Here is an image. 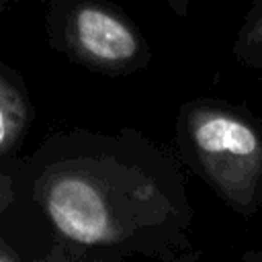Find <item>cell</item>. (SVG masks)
Returning a JSON list of instances; mask_svg holds the SVG:
<instances>
[{"label": "cell", "mask_w": 262, "mask_h": 262, "mask_svg": "<svg viewBox=\"0 0 262 262\" xmlns=\"http://www.w3.org/2000/svg\"><path fill=\"white\" fill-rule=\"evenodd\" d=\"M176 6H178V10H182V6H184V0H176Z\"/></svg>", "instance_id": "ba28073f"}, {"label": "cell", "mask_w": 262, "mask_h": 262, "mask_svg": "<svg viewBox=\"0 0 262 262\" xmlns=\"http://www.w3.org/2000/svg\"><path fill=\"white\" fill-rule=\"evenodd\" d=\"M43 205L57 231L72 242L98 246L117 237L111 207L100 188L86 176H57L45 188Z\"/></svg>", "instance_id": "7a4b0ae2"}, {"label": "cell", "mask_w": 262, "mask_h": 262, "mask_svg": "<svg viewBox=\"0 0 262 262\" xmlns=\"http://www.w3.org/2000/svg\"><path fill=\"white\" fill-rule=\"evenodd\" d=\"M23 125V104L16 92L0 82V154L14 141Z\"/></svg>", "instance_id": "5b68a950"}, {"label": "cell", "mask_w": 262, "mask_h": 262, "mask_svg": "<svg viewBox=\"0 0 262 262\" xmlns=\"http://www.w3.org/2000/svg\"><path fill=\"white\" fill-rule=\"evenodd\" d=\"M235 57L262 74V0H254L235 39Z\"/></svg>", "instance_id": "277c9868"}, {"label": "cell", "mask_w": 262, "mask_h": 262, "mask_svg": "<svg viewBox=\"0 0 262 262\" xmlns=\"http://www.w3.org/2000/svg\"><path fill=\"white\" fill-rule=\"evenodd\" d=\"M244 260L246 262H262V252H246Z\"/></svg>", "instance_id": "8992f818"}, {"label": "cell", "mask_w": 262, "mask_h": 262, "mask_svg": "<svg viewBox=\"0 0 262 262\" xmlns=\"http://www.w3.org/2000/svg\"><path fill=\"white\" fill-rule=\"evenodd\" d=\"M184 135L201 174L237 213L250 217L262 203V125L223 104H192Z\"/></svg>", "instance_id": "6da1fadb"}, {"label": "cell", "mask_w": 262, "mask_h": 262, "mask_svg": "<svg viewBox=\"0 0 262 262\" xmlns=\"http://www.w3.org/2000/svg\"><path fill=\"white\" fill-rule=\"evenodd\" d=\"M74 35L80 49L102 63H121L137 53L135 33L119 16L100 6H82L76 10Z\"/></svg>", "instance_id": "3957f363"}, {"label": "cell", "mask_w": 262, "mask_h": 262, "mask_svg": "<svg viewBox=\"0 0 262 262\" xmlns=\"http://www.w3.org/2000/svg\"><path fill=\"white\" fill-rule=\"evenodd\" d=\"M0 262H14V260H12L10 256H6V254H2V252H0Z\"/></svg>", "instance_id": "52a82bcc"}]
</instances>
